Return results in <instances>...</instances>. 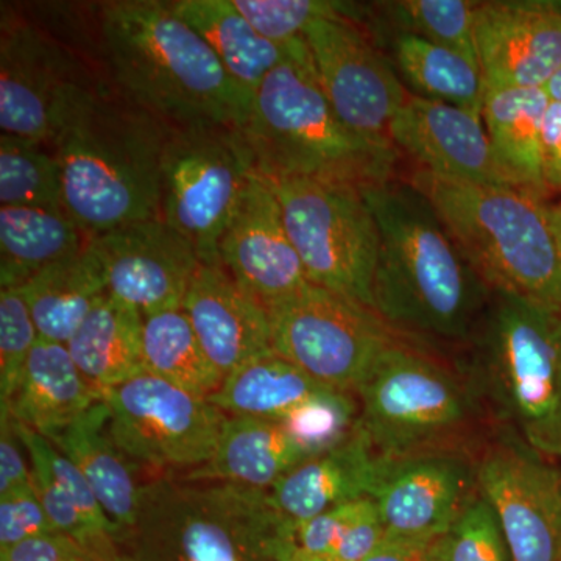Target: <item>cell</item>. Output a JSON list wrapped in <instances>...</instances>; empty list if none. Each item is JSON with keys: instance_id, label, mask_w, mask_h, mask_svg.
Wrapping results in <instances>:
<instances>
[{"instance_id": "6da1fadb", "label": "cell", "mask_w": 561, "mask_h": 561, "mask_svg": "<svg viewBox=\"0 0 561 561\" xmlns=\"http://www.w3.org/2000/svg\"><path fill=\"white\" fill-rule=\"evenodd\" d=\"M379 231L373 309L391 330L467 341L491 289L437 210L409 184L360 187Z\"/></svg>"}, {"instance_id": "7a4b0ae2", "label": "cell", "mask_w": 561, "mask_h": 561, "mask_svg": "<svg viewBox=\"0 0 561 561\" xmlns=\"http://www.w3.org/2000/svg\"><path fill=\"white\" fill-rule=\"evenodd\" d=\"M99 25L103 57L122 98L165 127H243L253 99L171 2H110Z\"/></svg>"}, {"instance_id": "3957f363", "label": "cell", "mask_w": 561, "mask_h": 561, "mask_svg": "<svg viewBox=\"0 0 561 561\" xmlns=\"http://www.w3.org/2000/svg\"><path fill=\"white\" fill-rule=\"evenodd\" d=\"M165 127L119 92L92 87L62 122L51 149L60 161L62 203L70 219L102 234L161 219Z\"/></svg>"}, {"instance_id": "277c9868", "label": "cell", "mask_w": 561, "mask_h": 561, "mask_svg": "<svg viewBox=\"0 0 561 561\" xmlns=\"http://www.w3.org/2000/svg\"><path fill=\"white\" fill-rule=\"evenodd\" d=\"M254 168L268 180L375 186L391 179L397 147L360 138L337 116L302 41L254 92L242 127Z\"/></svg>"}, {"instance_id": "5b68a950", "label": "cell", "mask_w": 561, "mask_h": 561, "mask_svg": "<svg viewBox=\"0 0 561 561\" xmlns=\"http://www.w3.org/2000/svg\"><path fill=\"white\" fill-rule=\"evenodd\" d=\"M409 183L432 203L491 290L561 312V254L542 198L518 187L461 183L423 169Z\"/></svg>"}, {"instance_id": "8992f818", "label": "cell", "mask_w": 561, "mask_h": 561, "mask_svg": "<svg viewBox=\"0 0 561 561\" xmlns=\"http://www.w3.org/2000/svg\"><path fill=\"white\" fill-rule=\"evenodd\" d=\"M279 526L268 491L165 476L140 485L121 548L125 561H275Z\"/></svg>"}, {"instance_id": "52a82bcc", "label": "cell", "mask_w": 561, "mask_h": 561, "mask_svg": "<svg viewBox=\"0 0 561 561\" xmlns=\"http://www.w3.org/2000/svg\"><path fill=\"white\" fill-rule=\"evenodd\" d=\"M470 339L497 415L531 451L561 459V312L491 290Z\"/></svg>"}, {"instance_id": "ba28073f", "label": "cell", "mask_w": 561, "mask_h": 561, "mask_svg": "<svg viewBox=\"0 0 561 561\" xmlns=\"http://www.w3.org/2000/svg\"><path fill=\"white\" fill-rule=\"evenodd\" d=\"M357 427L382 459L463 451L474 404L453 371L393 342L359 391Z\"/></svg>"}, {"instance_id": "9c48e42d", "label": "cell", "mask_w": 561, "mask_h": 561, "mask_svg": "<svg viewBox=\"0 0 561 561\" xmlns=\"http://www.w3.org/2000/svg\"><path fill=\"white\" fill-rule=\"evenodd\" d=\"M254 158L242 128L168 127L161 157V219L205 264H219L221 236L241 205Z\"/></svg>"}, {"instance_id": "30bf717a", "label": "cell", "mask_w": 561, "mask_h": 561, "mask_svg": "<svg viewBox=\"0 0 561 561\" xmlns=\"http://www.w3.org/2000/svg\"><path fill=\"white\" fill-rule=\"evenodd\" d=\"M265 180L308 279L373 309L379 231L360 187L339 181Z\"/></svg>"}, {"instance_id": "8fae6325", "label": "cell", "mask_w": 561, "mask_h": 561, "mask_svg": "<svg viewBox=\"0 0 561 561\" xmlns=\"http://www.w3.org/2000/svg\"><path fill=\"white\" fill-rule=\"evenodd\" d=\"M267 313L272 348L342 393L357 394L383 351L397 342L375 309L312 283Z\"/></svg>"}, {"instance_id": "7c38bea8", "label": "cell", "mask_w": 561, "mask_h": 561, "mask_svg": "<svg viewBox=\"0 0 561 561\" xmlns=\"http://www.w3.org/2000/svg\"><path fill=\"white\" fill-rule=\"evenodd\" d=\"M114 442L130 460L195 470L216 453L227 413L144 370L102 398Z\"/></svg>"}, {"instance_id": "4fadbf2b", "label": "cell", "mask_w": 561, "mask_h": 561, "mask_svg": "<svg viewBox=\"0 0 561 561\" xmlns=\"http://www.w3.org/2000/svg\"><path fill=\"white\" fill-rule=\"evenodd\" d=\"M94 84L81 79L69 51L31 22L2 9L0 130L51 147L65 117Z\"/></svg>"}, {"instance_id": "5bb4252c", "label": "cell", "mask_w": 561, "mask_h": 561, "mask_svg": "<svg viewBox=\"0 0 561 561\" xmlns=\"http://www.w3.org/2000/svg\"><path fill=\"white\" fill-rule=\"evenodd\" d=\"M305 39L317 76L332 108L360 138L393 146L391 121L408 95L389 62L348 20H320L309 25Z\"/></svg>"}, {"instance_id": "9a60e30c", "label": "cell", "mask_w": 561, "mask_h": 561, "mask_svg": "<svg viewBox=\"0 0 561 561\" xmlns=\"http://www.w3.org/2000/svg\"><path fill=\"white\" fill-rule=\"evenodd\" d=\"M476 467L512 561H561V472L523 442L491 445Z\"/></svg>"}, {"instance_id": "2e32d148", "label": "cell", "mask_w": 561, "mask_h": 561, "mask_svg": "<svg viewBox=\"0 0 561 561\" xmlns=\"http://www.w3.org/2000/svg\"><path fill=\"white\" fill-rule=\"evenodd\" d=\"M479 494L478 467L467 451L382 459L371 493L389 537L437 540Z\"/></svg>"}, {"instance_id": "e0dca14e", "label": "cell", "mask_w": 561, "mask_h": 561, "mask_svg": "<svg viewBox=\"0 0 561 561\" xmlns=\"http://www.w3.org/2000/svg\"><path fill=\"white\" fill-rule=\"evenodd\" d=\"M106 289L142 316L181 308L201 257L162 219L135 221L91 236Z\"/></svg>"}, {"instance_id": "ac0fdd59", "label": "cell", "mask_w": 561, "mask_h": 561, "mask_svg": "<svg viewBox=\"0 0 561 561\" xmlns=\"http://www.w3.org/2000/svg\"><path fill=\"white\" fill-rule=\"evenodd\" d=\"M219 257L239 286L265 309L311 284L287 232L278 198L257 172L221 236Z\"/></svg>"}, {"instance_id": "d6986e66", "label": "cell", "mask_w": 561, "mask_h": 561, "mask_svg": "<svg viewBox=\"0 0 561 561\" xmlns=\"http://www.w3.org/2000/svg\"><path fill=\"white\" fill-rule=\"evenodd\" d=\"M476 46L486 90L545 88L561 68L559 3L479 2Z\"/></svg>"}, {"instance_id": "ffe728a7", "label": "cell", "mask_w": 561, "mask_h": 561, "mask_svg": "<svg viewBox=\"0 0 561 561\" xmlns=\"http://www.w3.org/2000/svg\"><path fill=\"white\" fill-rule=\"evenodd\" d=\"M391 144L423 171L461 183L513 186L497 164L482 114L411 95L389 128Z\"/></svg>"}, {"instance_id": "44dd1931", "label": "cell", "mask_w": 561, "mask_h": 561, "mask_svg": "<svg viewBox=\"0 0 561 561\" xmlns=\"http://www.w3.org/2000/svg\"><path fill=\"white\" fill-rule=\"evenodd\" d=\"M181 308L224 381L273 350L267 309L239 286L221 262H201Z\"/></svg>"}, {"instance_id": "7402d4cb", "label": "cell", "mask_w": 561, "mask_h": 561, "mask_svg": "<svg viewBox=\"0 0 561 561\" xmlns=\"http://www.w3.org/2000/svg\"><path fill=\"white\" fill-rule=\"evenodd\" d=\"M379 467L381 457L356 423L345 442L302 461L268 491V496L280 524L308 522L332 508L370 497Z\"/></svg>"}, {"instance_id": "603a6c76", "label": "cell", "mask_w": 561, "mask_h": 561, "mask_svg": "<svg viewBox=\"0 0 561 561\" xmlns=\"http://www.w3.org/2000/svg\"><path fill=\"white\" fill-rule=\"evenodd\" d=\"M309 457L279 420L227 416L214 456L181 478L271 491Z\"/></svg>"}, {"instance_id": "cb8c5ba5", "label": "cell", "mask_w": 561, "mask_h": 561, "mask_svg": "<svg viewBox=\"0 0 561 561\" xmlns=\"http://www.w3.org/2000/svg\"><path fill=\"white\" fill-rule=\"evenodd\" d=\"M68 457L90 482L103 511L122 535L138 518L140 485L133 474L130 459L114 442L110 431V411L98 401L66 430L47 437Z\"/></svg>"}, {"instance_id": "d4e9b609", "label": "cell", "mask_w": 561, "mask_h": 561, "mask_svg": "<svg viewBox=\"0 0 561 561\" xmlns=\"http://www.w3.org/2000/svg\"><path fill=\"white\" fill-rule=\"evenodd\" d=\"M98 401L101 397L77 367L68 346L39 337L13 400L0 415L9 413L47 438L66 430Z\"/></svg>"}, {"instance_id": "484cf974", "label": "cell", "mask_w": 561, "mask_h": 561, "mask_svg": "<svg viewBox=\"0 0 561 561\" xmlns=\"http://www.w3.org/2000/svg\"><path fill=\"white\" fill-rule=\"evenodd\" d=\"M171 5L205 39L228 76L251 99L265 77L305 41L302 36L279 44L264 38L232 0H176Z\"/></svg>"}, {"instance_id": "4316f807", "label": "cell", "mask_w": 561, "mask_h": 561, "mask_svg": "<svg viewBox=\"0 0 561 561\" xmlns=\"http://www.w3.org/2000/svg\"><path fill=\"white\" fill-rule=\"evenodd\" d=\"M545 88H501L486 90L482 121L497 164L513 186L545 197L541 133L549 108Z\"/></svg>"}, {"instance_id": "83f0119b", "label": "cell", "mask_w": 561, "mask_h": 561, "mask_svg": "<svg viewBox=\"0 0 561 561\" xmlns=\"http://www.w3.org/2000/svg\"><path fill=\"white\" fill-rule=\"evenodd\" d=\"M66 346L101 400L113 387L146 370L142 313L110 294L92 308Z\"/></svg>"}, {"instance_id": "f1b7e54d", "label": "cell", "mask_w": 561, "mask_h": 561, "mask_svg": "<svg viewBox=\"0 0 561 561\" xmlns=\"http://www.w3.org/2000/svg\"><path fill=\"white\" fill-rule=\"evenodd\" d=\"M21 289L39 337L65 345L92 308L108 294L91 238L79 253L43 268Z\"/></svg>"}, {"instance_id": "f546056e", "label": "cell", "mask_w": 561, "mask_h": 561, "mask_svg": "<svg viewBox=\"0 0 561 561\" xmlns=\"http://www.w3.org/2000/svg\"><path fill=\"white\" fill-rule=\"evenodd\" d=\"M91 236L65 209L0 206V287H21L55 262L79 253Z\"/></svg>"}, {"instance_id": "4dcf8cb0", "label": "cell", "mask_w": 561, "mask_h": 561, "mask_svg": "<svg viewBox=\"0 0 561 561\" xmlns=\"http://www.w3.org/2000/svg\"><path fill=\"white\" fill-rule=\"evenodd\" d=\"M331 390L272 350L232 371L208 400L230 416L283 420Z\"/></svg>"}, {"instance_id": "1f68e13d", "label": "cell", "mask_w": 561, "mask_h": 561, "mask_svg": "<svg viewBox=\"0 0 561 561\" xmlns=\"http://www.w3.org/2000/svg\"><path fill=\"white\" fill-rule=\"evenodd\" d=\"M393 58L420 98L482 114L486 83L481 65L468 55L400 32L393 39Z\"/></svg>"}, {"instance_id": "d6a6232c", "label": "cell", "mask_w": 561, "mask_h": 561, "mask_svg": "<svg viewBox=\"0 0 561 561\" xmlns=\"http://www.w3.org/2000/svg\"><path fill=\"white\" fill-rule=\"evenodd\" d=\"M142 359L151 375L197 397L209 398L224 382L183 308L142 316Z\"/></svg>"}, {"instance_id": "836d02e7", "label": "cell", "mask_w": 561, "mask_h": 561, "mask_svg": "<svg viewBox=\"0 0 561 561\" xmlns=\"http://www.w3.org/2000/svg\"><path fill=\"white\" fill-rule=\"evenodd\" d=\"M0 206L65 209L60 161L50 146L0 135Z\"/></svg>"}, {"instance_id": "e575fe53", "label": "cell", "mask_w": 561, "mask_h": 561, "mask_svg": "<svg viewBox=\"0 0 561 561\" xmlns=\"http://www.w3.org/2000/svg\"><path fill=\"white\" fill-rule=\"evenodd\" d=\"M468 0H402L387 3L401 32L460 51L479 62L476 46V10Z\"/></svg>"}, {"instance_id": "d590c367", "label": "cell", "mask_w": 561, "mask_h": 561, "mask_svg": "<svg viewBox=\"0 0 561 561\" xmlns=\"http://www.w3.org/2000/svg\"><path fill=\"white\" fill-rule=\"evenodd\" d=\"M232 3L257 33L279 44L302 38L316 21L354 22L362 16L356 3L331 0H232Z\"/></svg>"}, {"instance_id": "8d00e7d4", "label": "cell", "mask_w": 561, "mask_h": 561, "mask_svg": "<svg viewBox=\"0 0 561 561\" xmlns=\"http://www.w3.org/2000/svg\"><path fill=\"white\" fill-rule=\"evenodd\" d=\"M357 416L359 402L354 394L331 390L279 421L312 457L345 442L356 427Z\"/></svg>"}, {"instance_id": "74e56055", "label": "cell", "mask_w": 561, "mask_h": 561, "mask_svg": "<svg viewBox=\"0 0 561 561\" xmlns=\"http://www.w3.org/2000/svg\"><path fill=\"white\" fill-rule=\"evenodd\" d=\"M39 334L21 287L0 290V411L9 408Z\"/></svg>"}, {"instance_id": "f35d334b", "label": "cell", "mask_w": 561, "mask_h": 561, "mask_svg": "<svg viewBox=\"0 0 561 561\" xmlns=\"http://www.w3.org/2000/svg\"><path fill=\"white\" fill-rule=\"evenodd\" d=\"M438 561H512L500 522L482 494L440 538Z\"/></svg>"}, {"instance_id": "ab89813d", "label": "cell", "mask_w": 561, "mask_h": 561, "mask_svg": "<svg viewBox=\"0 0 561 561\" xmlns=\"http://www.w3.org/2000/svg\"><path fill=\"white\" fill-rule=\"evenodd\" d=\"M51 534L58 531L51 526L33 482L0 494V552Z\"/></svg>"}, {"instance_id": "60d3db41", "label": "cell", "mask_w": 561, "mask_h": 561, "mask_svg": "<svg viewBox=\"0 0 561 561\" xmlns=\"http://www.w3.org/2000/svg\"><path fill=\"white\" fill-rule=\"evenodd\" d=\"M0 561H114L61 534L44 535L0 552Z\"/></svg>"}, {"instance_id": "b9f144b4", "label": "cell", "mask_w": 561, "mask_h": 561, "mask_svg": "<svg viewBox=\"0 0 561 561\" xmlns=\"http://www.w3.org/2000/svg\"><path fill=\"white\" fill-rule=\"evenodd\" d=\"M0 494L9 493L33 482L22 456V442L18 435L14 421L9 413L0 415Z\"/></svg>"}, {"instance_id": "7bdbcfd3", "label": "cell", "mask_w": 561, "mask_h": 561, "mask_svg": "<svg viewBox=\"0 0 561 561\" xmlns=\"http://www.w3.org/2000/svg\"><path fill=\"white\" fill-rule=\"evenodd\" d=\"M541 168L546 187L561 191V103L551 102L541 133Z\"/></svg>"}, {"instance_id": "ee69618b", "label": "cell", "mask_w": 561, "mask_h": 561, "mask_svg": "<svg viewBox=\"0 0 561 561\" xmlns=\"http://www.w3.org/2000/svg\"><path fill=\"white\" fill-rule=\"evenodd\" d=\"M437 540L389 537L365 561H438Z\"/></svg>"}, {"instance_id": "f6af8a7d", "label": "cell", "mask_w": 561, "mask_h": 561, "mask_svg": "<svg viewBox=\"0 0 561 561\" xmlns=\"http://www.w3.org/2000/svg\"><path fill=\"white\" fill-rule=\"evenodd\" d=\"M548 214L549 221H551L553 236H556L557 245H559L561 254V202L559 205L548 206Z\"/></svg>"}, {"instance_id": "bcb514c9", "label": "cell", "mask_w": 561, "mask_h": 561, "mask_svg": "<svg viewBox=\"0 0 561 561\" xmlns=\"http://www.w3.org/2000/svg\"><path fill=\"white\" fill-rule=\"evenodd\" d=\"M551 102L561 103V68L545 87Z\"/></svg>"}, {"instance_id": "7dc6e473", "label": "cell", "mask_w": 561, "mask_h": 561, "mask_svg": "<svg viewBox=\"0 0 561 561\" xmlns=\"http://www.w3.org/2000/svg\"><path fill=\"white\" fill-rule=\"evenodd\" d=\"M275 561H339L330 557L300 556V553H276Z\"/></svg>"}, {"instance_id": "c3c4849f", "label": "cell", "mask_w": 561, "mask_h": 561, "mask_svg": "<svg viewBox=\"0 0 561 561\" xmlns=\"http://www.w3.org/2000/svg\"><path fill=\"white\" fill-rule=\"evenodd\" d=\"M557 3H559L560 10H561V2H557Z\"/></svg>"}]
</instances>
